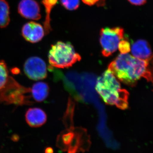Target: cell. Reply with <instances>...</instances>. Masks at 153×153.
<instances>
[{
    "instance_id": "6da1fadb",
    "label": "cell",
    "mask_w": 153,
    "mask_h": 153,
    "mask_svg": "<svg viewBox=\"0 0 153 153\" xmlns=\"http://www.w3.org/2000/svg\"><path fill=\"white\" fill-rule=\"evenodd\" d=\"M149 61L138 59L128 53H121L110 63L108 70L121 82L134 87L141 77L151 82L150 72L148 69Z\"/></svg>"
},
{
    "instance_id": "7a4b0ae2",
    "label": "cell",
    "mask_w": 153,
    "mask_h": 153,
    "mask_svg": "<svg viewBox=\"0 0 153 153\" xmlns=\"http://www.w3.org/2000/svg\"><path fill=\"white\" fill-rule=\"evenodd\" d=\"M95 88L106 104L122 110L128 108L129 93L121 88L117 78L108 69L98 77Z\"/></svg>"
},
{
    "instance_id": "3957f363",
    "label": "cell",
    "mask_w": 153,
    "mask_h": 153,
    "mask_svg": "<svg viewBox=\"0 0 153 153\" xmlns=\"http://www.w3.org/2000/svg\"><path fill=\"white\" fill-rule=\"evenodd\" d=\"M49 63L57 68H68L81 59L69 42L58 41L51 46L48 54Z\"/></svg>"
},
{
    "instance_id": "277c9868",
    "label": "cell",
    "mask_w": 153,
    "mask_h": 153,
    "mask_svg": "<svg viewBox=\"0 0 153 153\" xmlns=\"http://www.w3.org/2000/svg\"><path fill=\"white\" fill-rule=\"evenodd\" d=\"M123 28L105 27L102 28L100 32V42L102 53L103 56L108 57L116 52L121 40L124 39Z\"/></svg>"
},
{
    "instance_id": "5b68a950",
    "label": "cell",
    "mask_w": 153,
    "mask_h": 153,
    "mask_svg": "<svg viewBox=\"0 0 153 153\" xmlns=\"http://www.w3.org/2000/svg\"><path fill=\"white\" fill-rule=\"evenodd\" d=\"M24 70L28 78L33 80L45 79L47 75V67L44 60L38 57L28 58L24 64Z\"/></svg>"
},
{
    "instance_id": "8992f818",
    "label": "cell",
    "mask_w": 153,
    "mask_h": 153,
    "mask_svg": "<svg viewBox=\"0 0 153 153\" xmlns=\"http://www.w3.org/2000/svg\"><path fill=\"white\" fill-rule=\"evenodd\" d=\"M18 12L27 19L38 20L41 18L40 6L35 0H22L18 6Z\"/></svg>"
},
{
    "instance_id": "52a82bcc",
    "label": "cell",
    "mask_w": 153,
    "mask_h": 153,
    "mask_svg": "<svg viewBox=\"0 0 153 153\" xmlns=\"http://www.w3.org/2000/svg\"><path fill=\"white\" fill-rule=\"evenodd\" d=\"M22 33L25 40L32 43L41 41L45 35V31L42 25L33 22H28L24 25Z\"/></svg>"
},
{
    "instance_id": "ba28073f",
    "label": "cell",
    "mask_w": 153,
    "mask_h": 153,
    "mask_svg": "<svg viewBox=\"0 0 153 153\" xmlns=\"http://www.w3.org/2000/svg\"><path fill=\"white\" fill-rule=\"evenodd\" d=\"M131 51L134 57L138 59L150 61L153 57L150 45L146 40L140 39L132 45Z\"/></svg>"
},
{
    "instance_id": "9c48e42d",
    "label": "cell",
    "mask_w": 153,
    "mask_h": 153,
    "mask_svg": "<svg viewBox=\"0 0 153 153\" xmlns=\"http://www.w3.org/2000/svg\"><path fill=\"white\" fill-rule=\"evenodd\" d=\"M27 123L32 127L41 126L46 122L47 116L44 111L38 108H32L27 111L25 114Z\"/></svg>"
},
{
    "instance_id": "30bf717a",
    "label": "cell",
    "mask_w": 153,
    "mask_h": 153,
    "mask_svg": "<svg viewBox=\"0 0 153 153\" xmlns=\"http://www.w3.org/2000/svg\"><path fill=\"white\" fill-rule=\"evenodd\" d=\"M30 91L34 100L37 102H41L48 97L49 88L46 82H38L33 84Z\"/></svg>"
},
{
    "instance_id": "8fae6325",
    "label": "cell",
    "mask_w": 153,
    "mask_h": 153,
    "mask_svg": "<svg viewBox=\"0 0 153 153\" xmlns=\"http://www.w3.org/2000/svg\"><path fill=\"white\" fill-rule=\"evenodd\" d=\"M58 0H42V3L44 5L46 10V18L44 22L45 34L47 35L52 31L50 26V15L52 8L57 3Z\"/></svg>"
},
{
    "instance_id": "7c38bea8",
    "label": "cell",
    "mask_w": 153,
    "mask_h": 153,
    "mask_svg": "<svg viewBox=\"0 0 153 153\" xmlns=\"http://www.w3.org/2000/svg\"><path fill=\"white\" fill-rule=\"evenodd\" d=\"M10 6L6 0H0V28H5L10 22Z\"/></svg>"
},
{
    "instance_id": "4fadbf2b",
    "label": "cell",
    "mask_w": 153,
    "mask_h": 153,
    "mask_svg": "<svg viewBox=\"0 0 153 153\" xmlns=\"http://www.w3.org/2000/svg\"><path fill=\"white\" fill-rule=\"evenodd\" d=\"M10 78L5 62L4 60H0V91L7 85Z\"/></svg>"
},
{
    "instance_id": "5bb4252c",
    "label": "cell",
    "mask_w": 153,
    "mask_h": 153,
    "mask_svg": "<svg viewBox=\"0 0 153 153\" xmlns=\"http://www.w3.org/2000/svg\"><path fill=\"white\" fill-rule=\"evenodd\" d=\"M62 5L69 10H74L78 8L79 0H60Z\"/></svg>"
},
{
    "instance_id": "9a60e30c",
    "label": "cell",
    "mask_w": 153,
    "mask_h": 153,
    "mask_svg": "<svg viewBox=\"0 0 153 153\" xmlns=\"http://www.w3.org/2000/svg\"><path fill=\"white\" fill-rule=\"evenodd\" d=\"M118 49L121 54L128 53L131 51L130 44L127 40L122 39L120 42Z\"/></svg>"
},
{
    "instance_id": "2e32d148",
    "label": "cell",
    "mask_w": 153,
    "mask_h": 153,
    "mask_svg": "<svg viewBox=\"0 0 153 153\" xmlns=\"http://www.w3.org/2000/svg\"><path fill=\"white\" fill-rule=\"evenodd\" d=\"M129 2L135 6H141L146 3L147 0H128Z\"/></svg>"
},
{
    "instance_id": "e0dca14e",
    "label": "cell",
    "mask_w": 153,
    "mask_h": 153,
    "mask_svg": "<svg viewBox=\"0 0 153 153\" xmlns=\"http://www.w3.org/2000/svg\"><path fill=\"white\" fill-rule=\"evenodd\" d=\"M148 69H149V71L150 72L151 82H152L153 85V57L152 59L150 60L149 66H148Z\"/></svg>"
},
{
    "instance_id": "ac0fdd59",
    "label": "cell",
    "mask_w": 153,
    "mask_h": 153,
    "mask_svg": "<svg viewBox=\"0 0 153 153\" xmlns=\"http://www.w3.org/2000/svg\"><path fill=\"white\" fill-rule=\"evenodd\" d=\"M99 1V0H82V1L87 5L91 6L97 4Z\"/></svg>"
},
{
    "instance_id": "d6986e66",
    "label": "cell",
    "mask_w": 153,
    "mask_h": 153,
    "mask_svg": "<svg viewBox=\"0 0 153 153\" xmlns=\"http://www.w3.org/2000/svg\"><path fill=\"white\" fill-rule=\"evenodd\" d=\"M106 0H99L97 4L98 7H104L105 4Z\"/></svg>"
},
{
    "instance_id": "ffe728a7",
    "label": "cell",
    "mask_w": 153,
    "mask_h": 153,
    "mask_svg": "<svg viewBox=\"0 0 153 153\" xmlns=\"http://www.w3.org/2000/svg\"><path fill=\"white\" fill-rule=\"evenodd\" d=\"M45 152H46V153H53V150L52 148H48L46 149Z\"/></svg>"
}]
</instances>
